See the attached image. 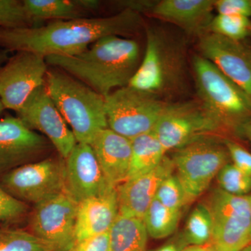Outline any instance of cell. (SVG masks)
I'll list each match as a JSON object with an SVG mask.
<instances>
[{"label":"cell","instance_id":"1","mask_svg":"<svg viewBox=\"0 0 251 251\" xmlns=\"http://www.w3.org/2000/svg\"><path fill=\"white\" fill-rule=\"evenodd\" d=\"M141 15L122 10L104 18L50 21L47 25L20 29L0 28V47L6 52L27 51L48 56H74L108 36L132 35L143 25Z\"/></svg>","mask_w":251,"mask_h":251},{"label":"cell","instance_id":"2","mask_svg":"<svg viewBox=\"0 0 251 251\" xmlns=\"http://www.w3.org/2000/svg\"><path fill=\"white\" fill-rule=\"evenodd\" d=\"M140 53L136 41L108 36L82 53L48 56L46 61L48 65L72 75L105 97L128 85L141 62Z\"/></svg>","mask_w":251,"mask_h":251},{"label":"cell","instance_id":"3","mask_svg":"<svg viewBox=\"0 0 251 251\" xmlns=\"http://www.w3.org/2000/svg\"><path fill=\"white\" fill-rule=\"evenodd\" d=\"M45 85L77 143L90 145L108 128L104 97L88 85L59 69L48 71Z\"/></svg>","mask_w":251,"mask_h":251},{"label":"cell","instance_id":"4","mask_svg":"<svg viewBox=\"0 0 251 251\" xmlns=\"http://www.w3.org/2000/svg\"><path fill=\"white\" fill-rule=\"evenodd\" d=\"M193 69L198 96L223 130L238 128L251 117V98L210 61L194 56Z\"/></svg>","mask_w":251,"mask_h":251},{"label":"cell","instance_id":"5","mask_svg":"<svg viewBox=\"0 0 251 251\" xmlns=\"http://www.w3.org/2000/svg\"><path fill=\"white\" fill-rule=\"evenodd\" d=\"M184 73L181 49L164 33L147 30L145 54L128 86L158 97L177 88Z\"/></svg>","mask_w":251,"mask_h":251},{"label":"cell","instance_id":"6","mask_svg":"<svg viewBox=\"0 0 251 251\" xmlns=\"http://www.w3.org/2000/svg\"><path fill=\"white\" fill-rule=\"evenodd\" d=\"M229 158L224 144L221 145L209 135L176 150L172 160L184 190L186 205L205 192Z\"/></svg>","mask_w":251,"mask_h":251},{"label":"cell","instance_id":"7","mask_svg":"<svg viewBox=\"0 0 251 251\" xmlns=\"http://www.w3.org/2000/svg\"><path fill=\"white\" fill-rule=\"evenodd\" d=\"M210 216V243L218 251H239L251 244L249 196L213 190L202 202Z\"/></svg>","mask_w":251,"mask_h":251},{"label":"cell","instance_id":"8","mask_svg":"<svg viewBox=\"0 0 251 251\" xmlns=\"http://www.w3.org/2000/svg\"><path fill=\"white\" fill-rule=\"evenodd\" d=\"M104 101L108 128L130 140L153 130L166 104L128 85L113 91Z\"/></svg>","mask_w":251,"mask_h":251},{"label":"cell","instance_id":"9","mask_svg":"<svg viewBox=\"0 0 251 251\" xmlns=\"http://www.w3.org/2000/svg\"><path fill=\"white\" fill-rule=\"evenodd\" d=\"M222 130L198 100L166 103L153 129L166 152Z\"/></svg>","mask_w":251,"mask_h":251},{"label":"cell","instance_id":"10","mask_svg":"<svg viewBox=\"0 0 251 251\" xmlns=\"http://www.w3.org/2000/svg\"><path fill=\"white\" fill-rule=\"evenodd\" d=\"M0 188L18 201L35 205L67 191L65 162L46 158L18 167L0 177Z\"/></svg>","mask_w":251,"mask_h":251},{"label":"cell","instance_id":"11","mask_svg":"<svg viewBox=\"0 0 251 251\" xmlns=\"http://www.w3.org/2000/svg\"><path fill=\"white\" fill-rule=\"evenodd\" d=\"M77 205L67 191L35 204L30 232L50 243L55 251H70L75 245Z\"/></svg>","mask_w":251,"mask_h":251},{"label":"cell","instance_id":"12","mask_svg":"<svg viewBox=\"0 0 251 251\" xmlns=\"http://www.w3.org/2000/svg\"><path fill=\"white\" fill-rule=\"evenodd\" d=\"M48 64L41 54L19 51L0 64V100L16 112L38 87L45 85Z\"/></svg>","mask_w":251,"mask_h":251},{"label":"cell","instance_id":"13","mask_svg":"<svg viewBox=\"0 0 251 251\" xmlns=\"http://www.w3.org/2000/svg\"><path fill=\"white\" fill-rule=\"evenodd\" d=\"M16 113L29 129L43 133L63 159H67L77 142L45 85L34 90Z\"/></svg>","mask_w":251,"mask_h":251},{"label":"cell","instance_id":"14","mask_svg":"<svg viewBox=\"0 0 251 251\" xmlns=\"http://www.w3.org/2000/svg\"><path fill=\"white\" fill-rule=\"evenodd\" d=\"M52 144L44 135L29 129L16 117L0 120V177L18 167L36 162Z\"/></svg>","mask_w":251,"mask_h":251},{"label":"cell","instance_id":"15","mask_svg":"<svg viewBox=\"0 0 251 251\" xmlns=\"http://www.w3.org/2000/svg\"><path fill=\"white\" fill-rule=\"evenodd\" d=\"M198 49L202 57L213 63L251 98V48L242 41L206 32L199 36Z\"/></svg>","mask_w":251,"mask_h":251},{"label":"cell","instance_id":"16","mask_svg":"<svg viewBox=\"0 0 251 251\" xmlns=\"http://www.w3.org/2000/svg\"><path fill=\"white\" fill-rule=\"evenodd\" d=\"M66 190L77 202L111 188L104 177L92 146L77 143L65 160Z\"/></svg>","mask_w":251,"mask_h":251},{"label":"cell","instance_id":"17","mask_svg":"<svg viewBox=\"0 0 251 251\" xmlns=\"http://www.w3.org/2000/svg\"><path fill=\"white\" fill-rule=\"evenodd\" d=\"M214 9L213 0H140L137 6L140 14H150L199 36L206 33Z\"/></svg>","mask_w":251,"mask_h":251},{"label":"cell","instance_id":"18","mask_svg":"<svg viewBox=\"0 0 251 251\" xmlns=\"http://www.w3.org/2000/svg\"><path fill=\"white\" fill-rule=\"evenodd\" d=\"M172 158L165 156L152 171L127 179L116 188L119 214L143 220L163 181L173 175Z\"/></svg>","mask_w":251,"mask_h":251},{"label":"cell","instance_id":"19","mask_svg":"<svg viewBox=\"0 0 251 251\" xmlns=\"http://www.w3.org/2000/svg\"><path fill=\"white\" fill-rule=\"evenodd\" d=\"M110 187L127 179L131 160V140L109 128L100 130L90 144Z\"/></svg>","mask_w":251,"mask_h":251},{"label":"cell","instance_id":"20","mask_svg":"<svg viewBox=\"0 0 251 251\" xmlns=\"http://www.w3.org/2000/svg\"><path fill=\"white\" fill-rule=\"evenodd\" d=\"M118 214L116 188L81 201L77 205L75 244L108 232Z\"/></svg>","mask_w":251,"mask_h":251},{"label":"cell","instance_id":"21","mask_svg":"<svg viewBox=\"0 0 251 251\" xmlns=\"http://www.w3.org/2000/svg\"><path fill=\"white\" fill-rule=\"evenodd\" d=\"M148 236L143 220L118 214L109 231L108 251H147Z\"/></svg>","mask_w":251,"mask_h":251},{"label":"cell","instance_id":"22","mask_svg":"<svg viewBox=\"0 0 251 251\" xmlns=\"http://www.w3.org/2000/svg\"><path fill=\"white\" fill-rule=\"evenodd\" d=\"M130 140L132 154L127 179L152 171L160 164L166 153L153 130Z\"/></svg>","mask_w":251,"mask_h":251},{"label":"cell","instance_id":"23","mask_svg":"<svg viewBox=\"0 0 251 251\" xmlns=\"http://www.w3.org/2000/svg\"><path fill=\"white\" fill-rule=\"evenodd\" d=\"M23 4L32 21H68L87 18L86 11L79 0H23Z\"/></svg>","mask_w":251,"mask_h":251},{"label":"cell","instance_id":"24","mask_svg":"<svg viewBox=\"0 0 251 251\" xmlns=\"http://www.w3.org/2000/svg\"><path fill=\"white\" fill-rule=\"evenodd\" d=\"M181 216V211L171 210L155 198L145 213L143 222L149 236L164 239L174 233Z\"/></svg>","mask_w":251,"mask_h":251},{"label":"cell","instance_id":"25","mask_svg":"<svg viewBox=\"0 0 251 251\" xmlns=\"http://www.w3.org/2000/svg\"><path fill=\"white\" fill-rule=\"evenodd\" d=\"M0 251H55V249L31 232L8 227L0 228Z\"/></svg>","mask_w":251,"mask_h":251},{"label":"cell","instance_id":"26","mask_svg":"<svg viewBox=\"0 0 251 251\" xmlns=\"http://www.w3.org/2000/svg\"><path fill=\"white\" fill-rule=\"evenodd\" d=\"M211 232L210 216L205 206L201 203L188 216L181 236L188 247H205L210 243Z\"/></svg>","mask_w":251,"mask_h":251},{"label":"cell","instance_id":"27","mask_svg":"<svg viewBox=\"0 0 251 251\" xmlns=\"http://www.w3.org/2000/svg\"><path fill=\"white\" fill-rule=\"evenodd\" d=\"M206 32L219 34L232 40L242 41L251 38V20L232 14H218L212 18Z\"/></svg>","mask_w":251,"mask_h":251},{"label":"cell","instance_id":"28","mask_svg":"<svg viewBox=\"0 0 251 251\" xmlns=\"http://www.w3.org/2000/svg\"><path fill=\"white\" fill-rule=\"evenodd\" d=\"M36 27L23 1L0 0V28L20 29Z\"/></svg>","mask_w":251,"mask_h":251},{"label":"cell","instance_id":"29","mask_svg":"<svg viewBox=\"0 0 251 251\" xmlns=\"http://www.w3.org/2000/svg\"><path fill=\"white\" fill-rule=\"evenodd\" d=\"M220 188L234 196H248L251 191V176L232 163H227L217 175Z\"/></svg>","mask_w":251,"mask_h":251},{"label":"cell","instance_id":"30","mask_svg":"<svg viewBox=\"0 0 251 251\" xmlns=\"http://www.w3.org/2000/svg\"><path fill=\"white\" fill-rule=\"evenodd\" d=\"M156 198L163 205L173 211H181L186 205L184 190L174 175L163 181L157 191Z\"/></svg>","mask_w":251,"mask_h":251},{"label":"cell","instance_id":"31","mask_svg":"<svg viewBox=\"0 0 251 251\" xmlns=\"http://www.w3.org/2000/svg\"><path fill=\"white\" fill-rule=\"evenodd\" d=\"M28 206L0 188V222L14 221L27 214Z\"/></svg>","mask_w":251,"mask_h":251},{"label":"cell","instance_id":"32","mask_svg":"<svg viewBox=\"0 0 251 251\" xmlns=\"http://www.w3.org/2000/svg\"><path fill=\"white\" fill-rule=\"evenodd\" d=\"M224 144L229 158L233 162L232 164L243 173L251 176V153L232 140H224Z\"/></svg>","mask_w":251,"mask_h":251},{"label":"cell","instance_id":"33","mask_svg":"<svg viewBox=\"0 0 251 251\" xmlns=\"http://www.w3.org/2000/svg\"><path fill=\"white\" fill-rule=\"evenodd\" d=\"M214 9L219 14H232L251 18V0H216Z\"/></svg>","mask_w":251,"mask_h":251},{"label":"cell","instance_id":"34","mask_svg":"<svg viewBox=\"0 0 251 251\" xmlns=\"http://www.w3.org/2000/svg\"><path fill=\"white\" fill-rule=\"evenodd\" d=\"M109 232L75 244L70 251H108Z\"/></svg>","mask_w":251,"mask_h":251},{"label":"cell","instance_id":"35","mask_svg":"<svg viewBox=\"0 0 251 251\" xmlns=\"http://www.w3.org/2000/svg\"><path fill=\"white\" fill-rule=\"evenodd\" d=\"M187 247V244L180 234L177 237H175L174 239H172L170 242L153 251H183Z\"/></svg>","mask_w":251,"mask_h":251},{"label":"cell","instance_id":"36","mask_svg":"<svg viewBox=\"0 0 251 251\" xmlns=\"http://www.w3.org/2000/svg\"><path fill=\"white\" fill-rule=\"evenodd\" d=\"M236 133L245 138L251 145V117L238 128Z\"/></svg>","mask_w":251,"mask_h":251},{"label":"cell","instance_id":"37","mask_svg":"<svg viewBox=\"0 0 251 251\" xmlns=\"http://www.w3.org/2000/svg\"><path fill=\"white\" fill-rule=\"evenodd\" d=\"M79 2L86 11H94L98 9L100 1L97 0H79Z\"/></svg>","mask_w":251,"mask_h":251},{"label":"cell","instance_id":"38","mask_svg":"<svg viewBox=\"0 0 251 251\" xmlns=\"http://www.w3.org/2000/svg\"><path fill=\"white\" fill-rule=\"evenodd\" d=\"M205 247H195V246H191V247H188L186 248L183 251H206Z\"/></svg>","mask_w":251,"mask_h":251},{"label":"cell","instance_id":"39","mask_svg":"<svg viewBox=\"0 0 251 251\" xmlns=\"http://www.w3.org/2000/svg\"><path fill=\"white\" fill-rule=\"evenodd\" d=\"M6 51L4 50V52L2 53H0V64H1L3 62H6L8 58L6 57Z\"/></svg>","mask_w":251,"mask_h":251},{"label":"cell","instance_id":"40","mask_svg":"<svg viewBox=\"0 0 251 251\" xmlns=\"http://www.w3.org/2000/svg\"><path fill=\"white\" fill-rule=\"evenodd\" d=\"M206 251H218L216 250L215 248L213 247V246H211V244H208V245L206 246Z\"/></svg>","mask_w":251,"mask_h":251},{"label":"cell","instance_id":"41","mask_svg":"<svg viewBox=\"0 0 251 251\" xmlns=\"http://www.w3.org/2000/svg\"><path fill=\"white\" fill-rule=\"evenodd\" d=\"M4 110V106L3 105L2 103H1V100H0V114L2 113Z\"/></svg>","mask_w":251,"mask_h":251},{"label":"cell","instance_id":"42","mask_svg":"<svg viewBox=\"0 0 251 251\" xmlns=\"http://www.w3.org/2000/svg\"><path fill=\"white\" fill-rule=\"evenodd\" d=\"M239 251H251V244L250 245L248 246L247 247L244 248V249Z\"/></svg>","mask_w":251,"mask_h":251},{"label":"cell","instance_id":"43","mask_svg":"<svg viewBox=\"0 0 251 251\" xmlns=\"http://www.w3.org/2000/svg\"><path fill=\"white\" fill-rule=\"evenodd\" d=\"M249 201H250L251 208V194L249 195Z\"/></svg>","mask_w":251,"mask_h":251}]
</instances>
